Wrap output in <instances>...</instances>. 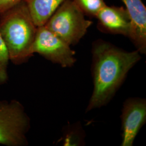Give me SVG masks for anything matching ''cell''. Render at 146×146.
I'll list each match as a JSON object with an SVG mask.
<instances>
[{"label":"cell","instance_id":"cell-6","mask_svg":"<svg viewBox=\"0 0 146 146\" xmlns=\"http://www.w3.org/2000/svg\"><path fill=\"white\" fill-rule=\"evenodd\" d=\"M122 146H132L136 136L146 123V101L131 98L127 100L122 110Z\"/></svg>","mask_w":146,"mask_h":146},{"label":"cell","instance_id":"cell-11","mask_svg":"<svg viewBox=\"0 0 146 146\" xmlns=\"http://www.w3.org/2000/svg\"><path fill=\"white\" fill-rule=\"evenodd\" d=\"M10 59L5 44L0 36V86L8 81V66Z\"/></svg>","mask_w":146,"mask_h":146},{"label":"cell","instance_id":"cell-10","mask_svg":"<svg viewBox=\"0 0 146 146\" xmlns=\"http://www.w3.org/2000/svg\"><path fill=\"white\" fill-rule=\"evenodd\" d=\"M86 15L95 17L106 3L104 0H73Z\"/></svg>","mask_w":146,"mask_h":146},{"label":"cell","instance_id":"cell-12","mask_svg":"<svg viewBox=\"0 0 146 146\" xmlns=\"http://www.w3.org/2000/svg\"><path fill=\"white\" fill-rule=\"evenodd\" d=\"M24 0H0V15Z\"/></svg>","mask_w":146,"mask_h":146},{"label":"cell","instance_id":"cell-7","mask_svg":"<svg viewBox=\"0 0 146 146\" xmlns=\"http://www.w3.org/2000/svg\"><path fill=\"white\" fill-rule=\"evenodd\" d=\"M98 28L104 33L129 37L131 31L130 16L123 6L106 5L95 16Z\"/></svg>","mask_w":146,"mask_h":146},{"label":"cell","instance_id":"cell-5","mask_svg":"<svg viewBox=\"0 0 146 146\" xmlns=\"http://www.w3.org/2000/svg\"><path fill=\"white\" fill-rule=\"evenodd\" d=\"M32 52L62 67H72L76 62L75 52L44 26L37 27Z\"/></svg>","mask_w":146,"mask_h":146},{"label":"cell","instance_id":"cell-4","mask_svg":"<svg viewBox=\"0 0 146 146\" xmlns=\"http://www.w3.org/2000/svg\"><path fill=\"white\" fill-rule=\"evenodd\" d=\"M30 127V118L20 102L0 100V145L27 146Z\"/></svg>","mask_w":146,"mask_h":146},{"label":"cell","instance_id":"cell-2","mask_svg":"<svg viewBox=\"0 0 146 146\" xmlns=\"http://www.w3.org/2000/svg\"><path fill=\"white\" fill-rule=\"evenodd\" d=\"M37 28L24 1L0 15V36L14 64L27 62L33 56Z\"/></svg>","mask_w":146,"mask_h":146},{"label":"cell","instance_id":"cell-3","mask_svg":"<svg viewBox=\"0 0 146 146\" xmlns=\"http://www.w3.org/2000/svg\"><path fill=\"white\" fill-rule=\"evenodd\" d=\"M85 16L73 0H64L44 26L69 46H74L93 24Z\"/></svg>","mask_w":146,"mask_h":146},{"label":"cell","instance_id":"cell-1","mask_svg":"<svg viewBox=\"0 0 146 146\" xmlns=\"http://www.w3.org/2000/svg\"><path fill=\"white\" fill-rule=\"evenodd\" d=\"M92 52L94 89L86 111L108 103L141 59L138 50L127 52L102 40L93 43Z\"/></svg>","mask_w":146,"mask_h":146},{"label":"cell","instance_id":"cell-8","mask_svg":"<svg viewBox=\"0 0 146 146\" xmlns=\"http://www.w3.org/2000/svg\"><path fill=\"white\" fill-rule=\"evenodd\" d=\"M131 20L129 36L140 54L146 52V7L142 0H122Z\"/></svg>","mask_w":146,"mask_h":146},{"label":"cell","instance_id":"cell-9","mask_svg":"<svg viewBox=\"0 0 146 146\" xmlns=\"http://www.w3.org/2000/svg\"><path fill=\"white\" fill-rule=\"evenodd\" d=\"M64 0H24L37 27L44 26Z\"/></svg>","mask_w":146,"mask_h":146}]
</instances>
